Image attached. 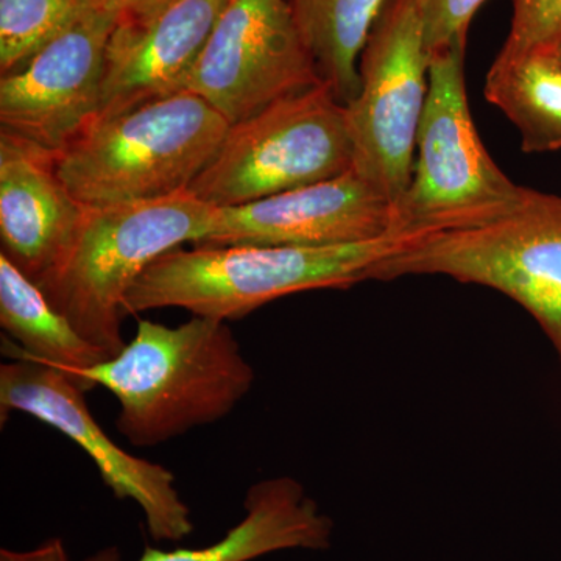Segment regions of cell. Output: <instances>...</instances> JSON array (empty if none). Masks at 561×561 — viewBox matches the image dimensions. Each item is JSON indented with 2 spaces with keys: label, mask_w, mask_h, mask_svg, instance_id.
I'll return each mask as SVG.
<instances>
[{
  "label": "cell",
  "mask_w": 561,
  "mask_h": 561,
  "mask_svg": "<svg viewBox=\"0 0 561 561\" xmlns=\"http://www.w3.org/2000/svg\"><path fill=\"white\" fill-rule=\"evenodd\" d=\"M442 275L501 291L537 320L561 360V197L519 186L508 201L404 228L373 279Z\"/></svg>",
  "instance_id": "1"
},
{
  "label": "cell",
  "mask_w": 561,
  "mask_h": 561,
  "mask_svg": "<svg viewBox=\"0 0 561 561\" xmlns=\"http://www.w3.org/2000/svg\"><path fill=\"white\" fill-rule=\"evenodd\" d=\"M80 379L117 398V431L131 445L154 446L230 415L254 370L227 321L194 316L173 328L139 320L133 341Z\"/></svg>",
  "instance_id": "2"
},
{
  "label": "cell",
  "mask_w": 561,
  "mask_h": 561,
  "mask_svg": "<svg viewBox=\"0 0 561 561\" xmlns=\"http://www.w3.org/2000/svg\"><path fill=\"white\" fill-rule=\"evenodd\" d=\"M214 210L190 191L158 201L83 206L68 245L35 283L88 342L117 356L127 345L122 323L131 287L162 254L205 242Z\"/></svg>",
  "instance_id": "3"
},
{
  "label": "cell",
  "mask_w": 561,
  "mask_h": 561,
  "mask_svg": "<svg viewBox=\"0 0 561 561\" xmlns=\"http://www.w3.org/2000/svg\"><path fill=\"white\" fill-rule=\"evenodd\" d=\"M404 231L375 241L328 247L195 245L162 254L140 275L125 316L181 308L192 316L238 320L287 295L348 289L373 279L400 249Z\"/></svg>",
  "instance_id": "4"
},
{
  "label": "cell",
  "mask_w": 561,
  "mask_h": 561,
  "mask_svg": "<svg viewBox=\"0 0 561 561\" xmlns=\"http://www.w3.org/2000/svg\"><path fill=\"white\" fill-rule=\"evenodd\" d=\"M230 124L201 95L181 91L94 117L57 153V171L83 206L149 202L190 191Z\"/></svg>",
  "instance_id": "5"
},
{
  "label": "cell",
  "mask_w": 561,
  "mask_h": 561,
  "mask_svg": "<svg viewBox=\"0 0 561 561\" xmlns=\"http://www.w3.org/2000/svg\"><path fill=\"white\" fill-rule=\"evenodd\" d=\"M353 169L346 108L324 81L230 125L190 192L214 208L249 205Z\"/></svg>",
  "instance_id": "6"
},
{
  "label": "cell",
  "mask_w": 561,
  "mask_h": 561,
  "mask_svg": "<svg viewBox=\"0 0 561 561\" xmlns=\"http://www.w3.org/2000/svg\"><path fill=\"white\" fill-rule=\"evenodd\" d=\"M360 90L346 105L353 171L397 203L411 184L430 55L415 0H389L359 60Z\"/></svg>",
  "instance_id": "7"
},
{
  "label": "cell",
  "mask_w": 561,
  "mask_h": 561,
  "mask_svg": "<svg viewBox=\"0 0 561 561\" xmlns=\"http://www.w3.org/2000/svg\"><path fill=\"white\" fill-rule=\"evenodd\" d=\"M467 44L430 55V88L416 133L411 184L397 203L401 230L508 201L518 191L476 130L463 61Z\"/></svg>",
  "instance_id": "8"
},
{
  "label": "cell",
  "mask_w": 561,
  "mask_h": 561,
  "mask_svg": "<svg viewBox=\"0 0 561 561\" xmlns=\"http://www.w3.org/2000/svg\"><path fill=\"white\" fill-rule=\"evenodd\" d=\"M287 0H231L186 81L228 124L321 83Z\"/></svg>",
  "instance_id": "9"
},
{
  "label": "cell",
  "mask_w": 561,
  "mask_h": 561,
  "mask_svg": "<svg viewBox=\"0 0 561 561\" xmlns=\"http://www.w3.org/2000/svg\"><path fill=\"white\" fill-rule=\"evenodd\" d=\"M27 413L60 431L94 461L117 500H131L157 541H181L194 531L191 511L181 500L175 476L119 448L91 415L84 391L66 373L32 360L0 365V421Z\"/></svg>",
  "instance_id": "10"
},
{
  "label": "cell",
  "mask_w": 561,
  "mask_h": 561,
  "mask_svg": "<svg viewBox=\"0 0 561 561\" xmlns=\"http://www.w3.org/2000/svg\"><path fill=\"white\" fill-rule=\"evenodd\" d=\"M117 14L98 10L0 79L2 130L60 153L98 116Z\"/></svg>",
  "instance_id": "11"
},
{
  "label": "cell",
  "mask_w": 561,
  "mask_h": 561,
  "mask_svg": "<svg viewBox=\"0 0 561 561\" xmlns=\"http://www.w3.org/2000/svg\"><path fill=\"white\" fill-rule=\"evenodd\" d=\"M397 231L394 203L351 169L264 201L216 208L201 245H345Z\"/></svg>",
  "instance_id": "12"
},
{
  "label": "cell",
  "mask_w": 561,
  "mask_h": 561,
  "mask_svg": "<svg viewBox=\"0 0 561 561\" xmlns=\"http://www.w3.org/2000/svg\"><path fill=\"white\" fill-rule=\"evenodd\" d=\"M231 0H157L119 14L103 61L98 116L186 91L206 41Z\"/></svg>",
  "instance_id": "13"
},
{
  "label": "cell",
  "mask_w": 561,
  "mask_h": 561,
  "mask_svg": "<svg viewBox=\"0 0 561 561\" xmlns=\"http://www.w3.org/2000/svg\"><path fill=\"white\" fill-rule=\"evenodd\" d=\"M83 205L57 171V153L0 130L2 253L36 280L68 245Z\"/></svg>",
  "instance_id": "14"
},
{
  "label": "cell",
  "mask_w": 561,
  "mask_h": 561,
  "mask_svg": "<svg viewBox=\"0 0 561 561\" xmlns=\"http://www.w3.org/2000/svg\"><path fill=\"white\" fill-rule=\"evenodd\" d=\"M245 516L220 541L202 549L160 551L146 546L138 561H251L280 551H327L334 523L289 476L265 479L247 491ZM84 561H121L117 548Z\"/></svg>",
  "instance_id": "15"
},
{
  "label": "cell",
  "mask_w": 561,
  "mask_h": 561,
  "mask_svg": "<svg viewBox=\"0 0 561 561\" xmlns=\"http://www.w3.org/2000/svg\"><path fill=\"white\" fill-rule=\"evenodd\" d=\"M0 327L3 356L57 368L87 391L80 373L111 359L88 342L60 311L50 305L35 280L0 253Z\"/></svg>",
  "instance_id": "16"
},
{
  "label": "cell",
  "mask_w": 561,
  "mask_h": 561,
  "mask_svg": "<svg viewBox=\"0 0 561 561\" xmlns=\"http://www.w3.org/2000/svg\"><path fill=\"white\" fill-rule=\"evenodd\" d=\"M483 92L518 128L524 153L561 150V65L552 51L497 54Z\"/></svg>",
  "instance_id": "17"
},
{
  "label": "cell",
  "mask_w": 561,
  "mask_h": 561,
  "mask_svg": "<svg viewBox=\"0 0 561 561\" xmlns=\"http://www.w3.org/2000/svg\"><path fill=\"white\" fill-rule=\"evenodd\" d=\"M320 79L350 105L360 90L359 60L389 0H287Z\"/></svg>",
  "instance_id": "18"
},
{
  "label": "cell",
  "mask_w": 561,
  "mask_h": 561,
  "mask_svg": "<svg viewBox=\"0 0 561 561\" xmlns=\"http://www.w3.org/2000/svg\"><path fill=\"white\" fill-rule=\"evenodd\" d=\"M98 10H106L102 0H0V72L21 68Z\"/></svg>",
  "instance_id": "19"
},
{
  "label": "cell",
  "mask_w": 561,
  "mask_h": 561,
  "mask_svg": "<svg viewBox=\"0 0 561 561\" xmlns=\"http://www.w3.org/2000/svg\"><path fill=\"white\" fill-rule=\"evenodd\" d=\"M561 39V0H513L511 32L501 55L551 51Z\"/></svg>",
  "instance_id": "20"
},
{
  "label": "cell",
  "mask_w": 561,
  "mask_h": 561,
  "mask_svg": "<svg viewBox=\"0 0 561 561\" xmlns=\"http://www.w3.org/2000/svg\"><path fill=\"white\" fill-rule=\"evenodd\" d=\"M486 0H415L427 55L468 43L472 18Z\"/></svg>",
  "instance_id": "21"
},
{
  "label": "cell",
  "mask_w": 561,
  "mask_h": 561,
  "mask_svg": "<svg viewBox=\"0 0 561 561\" xmlns=\"http://www.w3.org/2000/svg\"><path fill=\"white\" fill-rule=\"evenodd\" d=\"M0 561H70V559L61 538H50L31 551L2 549Z\"/></svg>",
  "instance_id": "22"
},
{
  "label": "cell",
  "mask_w": 561,
  "mask_h": 561,
  "mask_svg": "<svg viewBox=\"0 0 561 561\" xmlns=\"http://www.w3.org/2000/svg\"><path fill=\"white\" fill-rule=\"evenodd\" d=\"M153 2H157V0H102L103 7L106 10L114 11L117 16L128 13V11L142 9V7Z\"/></svg>",
  "instance_id": "23"
},
{
  "label": "cell",
  "mask_w": 561,
  "mask_h": 561,
  "mask_svg": "<svg viewBox=\"0 0 561 561\" xmlns=\"http://www.w3.org/2000/svg\"><path fill=\"white\" fill-rule=\"evenodd\" d=\"M551 51L553 55H556L557 61H559L561 65V39L559 41V43H557V46L553 47Z\"/></svg>",
  "instance_id": "24"
}]
</instances>
